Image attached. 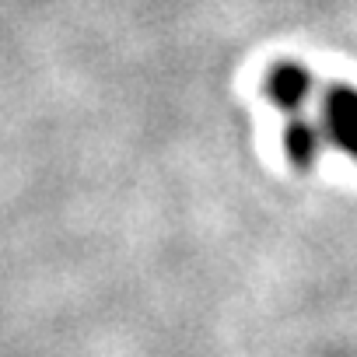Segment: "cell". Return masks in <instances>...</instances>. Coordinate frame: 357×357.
I'll return each instance as SVG.
<instances>
[{"label":"cell","instance_id":"cell-1","mask_svg":"<svg viewBox=\"0 0 357 357\" xmlns=\"http://www.w3.org/2000/svg\"><path fill=\"white\" fill-rule=\"evenodd\" d=\"M322 126L329 133V144H336L343 154L357 161V88H347V84L326 88Z\"/></svg>","mask_w":357,"mask_h":357},{"label":"cell","instance_id":"cell-2","mask_svg":"<svg viewBox=\"0 0 357 357\" xmlns=\"http://www.w3.org/2000/svg\"><path fill=\"white\" fill-rule=\"evenodd\" d=\"M312 91H315V77L308 74L305 63L284 60V63H273V70L266 74V98L287 116H298L308 105Z\"/></svg>","mask_w":357,"mask_h":357},{"label":"cell","instance_id":"cell-3","mask_svg":"<svg viewBox=\"0 0 357 357\" xmlns=\"http://www.w3.org/2000/svg\"><path fill=\"white\" fill-rule=\"evenodd\" d=\"M326 140H329V133H326L322 123L308 119L305 112L287 116V126H284V151H287L291 165H298V168H312V165L322 158Z\"/></svg>","mask_w":357,"mask_h":357}]
</instances>
